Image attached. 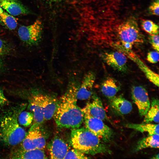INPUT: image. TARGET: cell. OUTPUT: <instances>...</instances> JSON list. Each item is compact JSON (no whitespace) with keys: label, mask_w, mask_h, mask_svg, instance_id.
<instances>
[{"label":"cell","mask_w":159,"mask_h":159,"mask_svg":"<svg viewBox=\"0 0 159 159\" xmlns=\"http://www.w3.org/2000/svg\"><path fill=\"white\" fill-rule=\"evenodd\" d=\"M10 158L13 159L47 158L43 150L35 149L26 150L22 148L16 149L11 152Z\"/></svg>","instance_id":"cell-16"},{"label":"cell","mask_w":159,"mask_h":159,"mask_svg":"<svg viewBox=\"0 0 159 159\" xmlns=\"http://www.w3.org/2000/svg\"><path fill=\"white\" fill-rule=\"evenodd\" d=\"M49 1H61L62 0H47Z\"/></svg>","instance_id":"cell-34"},{"label":"cell","mask_w":159,"mask_h":159,"mask_svg":"<svg viewBox=\"0 0 159 159\" xmlns=\"http://www.w3.org/2000/svg\"><path fill=\"white\" fill-rule=\"evenodd\" d=\"M141 25L142 29L150 35L159 34L158 26L151 20H142Z\"/></svg>","instance_id":"cell-24"},{"label":"cell","mask_w":159,"mask_h":159,"mask_svg":"<svg viewBox=\"0 0 159 159\" xmlns=\"http://www.w3.org/2000/svg\"><path fill=\"white\" fill-rule=\"evenodd\" d=\"M159 141V134L148 135L138 142L135 149V151L137 152L148 148H158Z\"/></svg>","instance_id":"cell-21"},{"label":"cell","mask_w":159,"mask_h":159,"mask_svg":"<svg viewBox=\"0 0 159 159\" xmlns=\"http://www.w3.org/2000/svg\"><path fill=\"white\" fill-rule=\"evenodd\" d=\"M84 120L85 127L104 143H110L113 139V130L103 120L87 114H84Z\"/></svg>","instance_id":"cell-5"},{"label":"cell","mask_w":159,"mask_h":159,"mask_svg":"<svg viewBox=\"0 0 159 159\" xmlns=\"http://www.w3.org/2000/svg\"><path fill=\"white\" fill-rule=\"evenodd\" d=\"M110 100L111 107L119 114H127L132 110V103L121 95L115 96Z\"/></svg>","instance_id":"cell-19"},{"label":"cell","mask_w":159,"mask_h":159,"mask_svg":"<svg viewBox=\"0 0 159 159\" xmlns=\"http://www.w3.org/2000/svg\"><path fill=\"white\" fill-rule=\"evenodd\" d=\"M15 115L7 114L0 120V139L6 145L14 146L21 143L26 135Z\"/></svg>","instance_id":"cell-4"},{"label":"cell","mask_w":159,"mask_h":159,"mask_svg":"<svg viewBox=\"0 0 159 159\" xmlns=\"http://www.w3.org/2000/svg\"><path fill=\"white\" fill-rule=\"evenodd\" d=\"M0 22L11 30L15 29L17 25V21L14 17L5 12L0 14Z\"/></svg>","instance_id":"cell-23"},{"label":"cell","mask_w":159,"mask_h":159,"mask_svg":"<svg viewBox=\"0 0 159 159\" xmlns=\"http://www.w3.org/2000/svg\"><path fill=\"white\" fill-rule=\"evenodd\" d=\"M3 12V10H2L1 7L0 6V14H1Z\"/></svg>","instance_id":"cell-35"},{"label":"cell","mask_w":159,"mask_h":159,"mask_svg":"<svg viewBox=\"0 0 159 159\" xmlns=\"http://www.w3.org/2000/svg\"><path fill=\"white\" fill-rule=\"evenodd\" d=\"M152 159H158L159 158V154L158 153L156 154L154 156H153L152 158Z\"/></svg>","instance_id":"cell-33"},{"label":"cell","mask_w":159,"mask_h":159,"mask_svg":"<svg viewBox=\"0 0 159 159\" xmlns=\"http://www.w3.org/2000/svg\"><path fill=\"white\" fill-rule=\"evenodd\" d=\"M0 6L13 16L27 14L29 13L28 9L20 0H0Z\"/></svg>","instance_id":"cell-14"},{"label":"cell","mask_w":159,"mask_h":159,"mask_svg":"<svg viewBox=\"0 0 159 159\" xmlns=\"http://www.w3.org/2000/svg\"><path fill=\"white\" fill-rule=\"evenodd\" d=\"M42 104L44 120H48L53 117L57 107L58 100L49 95L42 94Z\"/></svg>","instance_id":"cell-17"},{"label":"cell","mask_w":159,"mask_h":159,"mask_svg":"<svg viewBox=\"0 0 159 159\" xmlns=\"http://www.w3.org/2000/svg\"><path fill=\"white\" fill-rule=\"evenodd\" d=\"M4 63L0 58V73L4 70Z\"/></svg>","instance_id":"cell-32"},{"label":"cell","mask_w":159,"mask_h":159,"mask_svg":"<svg viewBox=\"0 0 159 159\" xmlns=\"http://www.w3.org/2000/svg\"><path fill=\"white\" fill-rule=\"evenodd\" d=\"M47 148L51 159H64L69 149L66 142L58 136H55L49 142Z\"/></svg>","instance_id":"cell-11"},{"label":"cell","mask_w":159,"mask_h":159,"mask_svg":"<svg viewBox=\"0 0 159 159\" xmlns=\"http://www.w3.org/2000/svg\"><path fill=\"white\" fill-rule=\"evenodd\" d=\"M21 142L22 148L24 150H43L46 146V139L39 125L33 124Z\"/></svg>","instance_id":"cell-6"},{"label":"cell","mask_w":159,"mask_h":159,"mask_svg":"<svg viewBox=\"0 0 159 159\" xmlns=\"http://www.w3.org/2000/svg\"><path fill=\"white\" fill-rule=\"evenodd\" d=\"M33 119V114L32 113L25 111L22 112L20 114L18 120L20 124L27 127L32 124Z\"/></svg>","instance_id":"cell-25"},{"label":"cell","mask_w":159,"mask_h":159,"mask_svg":"<svg viewBox=\"0 0 159 159\" xmlns=\"http://www.w3.org/2000/svg\"><path fill=\"white\" fill-rule=\"evenodd\" d=\"M7 102V100L4 95L3 92L0 89V105L6 104Z\"/></svg>","instance_id":"cell-31"},{"label":"cell","mask_w":159,"mask_h":159,"mask_svg":"<svg viewBox=\"0 0 159 159\" xmlns=\"http://www.w3.org/2000/svg\"><path fill=\"white\" fill-rule=\"evenodd\" d=\"M126 55L136 64L150 81L155 86L158 87L159 75L158 74L151 70L131 50L129 51Z\"/></svg>","instance_id":"cell-15"},{"label":"cell","mask_w":159,"mask_h":159,"mask_svg":"<svg viewBox=\"0 0 159 159\" xmlns=\"http://www.w3.org/2000/svg\"><path fill=\"white\" fill-rule=\"evenodd\" d=\"M159 0H155L150 4L148 8L149 14L152 15H159Z\"/></svg>","instance_id":"cell-29"},{"label":"cell","mask_w":159,"mask_h":159,"mask_svg":"<svg viewBox=\"0 0 159 159\" xmlns=\"http://www.w3.org/2000/svg\"><path fill=\"white\" fill-rule=\"evenodd\" d=\"M131 94L132 99L137 107L140 115L145 116L150 106L147 90L142 86H134L132 88Z\"/></svg>","instance_id":"cell-8"},{"label":"cell","mask_w":159,"mask_h":159,"mask_svg":"<svg viewBox=\"0 0 159 159\" xmlns=\"http://www.w3.org/2000/svg\"><path fill=\"white\" fill-rule=\"evenodd\" d=\"M11 47L5 41L0 39V57L6 55L10 51Z\"/></svg>","instance_id":"cell-28"},{"label":"cell","mask_w":159,"mask_h":159,"mask_svg":"<svg viewBox=\"0 0 159 159\" xmlns=\"http://www.w3.org/2000/svg\"><path fill=\"white\" fill-rule=\"evenodd\" d=\"M42 94L33 96L29 103V109L33 114L34 123L39 125L44 121L42 104Z\"/></svg>","instance_id":"cell-13"},{"label":"cell","mask_w":159,"mask_h":159,"mask_svg":"<svg viewBox=\"0 0 159 159\" xmlns=\"http://www.w3.org/2000/svg\"><path fill=\"white\" fill-rule=\"evenodd\" d=\"M79 86L76 82H70L65 93L58 100L53 117L59 128H79L84 121V113L77 104Z\"/></svg>","instance_id":"cell-1"},{"label":"cell","mask_w":159,"mask_h":159,"mask_svg":"<svg viewBox=\"0 0 159 159\" xmlns=\"http://www.w3.org/2000/svg\"><path fill=\"white\" fill-rule=\"evenodd\" d=\"M159 100L157 98H152L150 106L145 117L143 122L150 123L154 122L159 123Z\"/></svg>","instance_id":"cell-22"},{"label":"cell","mask_w":159,"mask_h":159,"mask_svg":"<svg viewBox=\"0 0 159 159\" xmlns=\"http://www.w3.org/2000/svg\"><path fill=\"white\" fill-rule=\"evenodd\" d=\"M149 41L153 48L156 51L159 52V34L150 35L148 37Z\"/></svg>","instance_id":"cell-27"},{"label":"cell","mask_w":159,"mask_h":159,"mask_svg":"<svg viewBox=\"0 0 159 159\" xmlns=\"http://www.w3.org/2000/svg\"><path fill=\"white\" fill-rule=\"evenodd\" d=\"M95 80V74L92 72L87 73L85 75L76 93L77 100H85L90 99L93 94V88Z\"/></svg>","instance_id":"cell-12"},{"label":"cell","mask_w":159,"mask_h":159,"mask_svg":"<svg viewBox=\"0 0 159 159\" xmlns=\"http://www.w3.org/2000/svg\"><path fill=\"white\" fill-rule=\"evenodd\" d=\"M126 127L132 129L142 133L147 132L148 135L159 134V125L158 124L143 122L140 124L128 123L125 125Z\"/></svg>","instance_id":"cell-20"},{"label":"cell","mask_w":159,"mask_h":159,"mask_svg":"<svg viewBox=\"0 0 159 159\" xmlns=\"http://www.w3.org/2000/svg\"><path fill=\"white\" fill-rule=\"evenodd\" d=\"M42 30L41 21L37 20L29 25L20 27L18 30V35L21 40L25 44L29 45H34L40 40Z\"/></svg>","instance_id":"cell-7"},{"label":"cell","mask_w":159,"mask_h":159,"mask_svg":"<svg viewBox=\"0 0 159 159\" xmlns=\"http://www.w3.org/2000/svg\"><path fill=\"white\" fill-rule=\"evenodd\" d=\"M70 142L73 148L85 154L94 155L111 152L105 143L85 127L73 129Z\"/></svg>","instance_id":"cell-2"},{"label":"cell","mask_w":159,"mask_h":159,"mask_svg":"<svg viewBox=\"0 0 159 159\" xmlns=\"http://www.w3.org/2000/svg\"><path fill=\"white\" fill-rule=\"evenodd\" d=\"M116 36L115 49L125 54L134 46L140 45L145 40L137 21L133 18L128 19L119 26Z\"/></svg>","instance_id":"cell-3"},{"label":"cell","mask_w":159,"mask_h":159,"mask_svg":"<svg viewBox=\"0 0 159 159\" xmlns=\"http://www.w3.org/2000/svg\"><path fill=\"white\" fill-rule=\"evenodd\" d=\"M125 54L116 51L105 52L102 57L105 62L114 69L121 72H125L127 69V59Z\"/></svg>","instance_id":"cell-9"},{"label":"cell","mask_w":159,"mask_h":159,"mask_svg":"<svg viewBox=\"0 0 159 159\" xmlns=\"http://www.w3.org/2000/svg\"><path fill=\"white\" fill-rule=\"evenodd\" d=\"M120 89L118 82L112 77H108L102 83L101 91L106 97L110 100L116 96Z\"/></svg>","instance_id":"cell-18"},{"label":"cell","mask_w":159,"mask_h":159,"mask_svg":"<svg viewBox=\"0 0 159 159\" xmlns=\"http://www.w3.org/2000/svg\"><path fill=\"white\" fill-rule=\"evenodd\" d=\"M91 100L87 103L82 110L84 114L99 119L103 121L108 119L100 98L96 94L92 95Z\"/></svg>","instance_id":"cell-10"},{"label":"cell","mask_w":159,"mask_h":159,"mask_svg":"<svg viewBox=\"0 0 159 159\" xmlns=\"http://www.w3.org/2000/svg\"><path fill=\"white\" fill-rule=\"evenodd\" d=\"M159 52L151 51L149 52L147 56V59L149 62L155 64L159 61Z\"/></svg>","instance_id":"cell-30"},{"label":"cell","mask_w":159,"mask_h":159,"mask_svg":"<svg viewBox=\"0 0 159 159\" xmlns=\"http://www.w3.org/2000/svg\"><path fill=\"white\" fill-rule=\"evenodd\" d=\"M85 154L80 151L73 148L68 150L64 159H88Z\"/></svg>","instance_id":"cell-26"}]
</instances>
